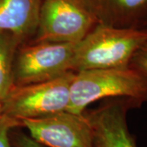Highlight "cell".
<instances>
[{"instance_id":"cell-10","label":"cell","mask_w":147,"mask_h":147,"mask_svg":"<svg viewBox=\"0 0 147 147\" xmlns=\"http://www.w3.org/2000/svg\"><path fill=\"white\" fill-rule=\"evenodd\" d=\"M21 41L13 34L0 32V100H3L13 87V65Z\"/></svg>"},{"instance_id":"cell-13","label":"cell","mask_w":147,"mask_h":147,"mask_svg":"<svg viewBox=\"0 0 147 147\" xmlns=\"http://www.w3.org/2000/svg\"><path fill=\"white\" fill-rule=\"evenodd\" d=\"M15 129L16 128L10 131V141L12 147H43L26 134L15 131Z\"/></svg>"},{"instance_id":"cell-6","label":"cell","mask_w":147,"mask_h":147,"mask_svg":"<svg viewBox=\"0 0 147 147\" xmlns=\"http://www.w3.org/2000/svg\"><path fill=\"white\" fill-rule=\"evenodd\" d=\"M142 104L127 97H112L93 110H85L93 147H137L135 137L130 133L127 115L130 110Z\"/></svg>"},{"instance_id":"cell-11","label":"cell","mask_w":147,"mask_h":147,"mask_svg":"<svg viewBox=\"0 0 147 147\" xmlns=\"http://www.w3.org/2000/svg\"><path fill=\"white\" fill-rule=\"evenodd\" d=\"M128 67L136 70L147 79V41L133 55Z\"/></svg>"},{"instance_id":"cell-3","label":"cell","mask_w":147,"mask_h":147,"mask_svg":"<svg viewBox=\"0 0 147 147\" xmlns=\"http://www.w3.org/2000/svg\"><path fill=\"white\" fill-rule=\"evenodd\" d=\"M97 24L85 0H42L36 33L30 42L76 44Z\"/></svg>"},{"instance_id":"cell-4","label":"cell","mask_w":147,"mask_h":147,"mask_svg":"<svg viewBox=\"0 0 147 147\" xmlns=\"http://www.w3.org/2000/svg\"><path fill=\"white\" fill-rule=\"evenodd\" d=\"M74 77V72H68L46 82L13 86L2 100L3 115L21 123L67 110Z\"/></svg>"},{"instance_id":"cell-8","label":"cell","mask_w":147,"mask_h":147,"mask_svg":"<svg viewBox=\"0 0 147 147\" xmlns=\"http://www.w3.org/2000/svg\"><path fill=\"white\" fill-rule=\"evenodd\" d=\"M98 24L121 29L147 28V0H85Z\"/></svg>"},{"instance_id":"cell-7","label":"cell","mask_w":147,"mask_h":147,"mask_svg":"<svg viewBox=\"0 0 147 147\" xmlns=\"http://www.w3.org/2000/svg\"><path fill=\"white\" fill-rule=\"evenodd\" d=\"M38 143L49 147H93L92 131L84 114L67 110L52 115L21 120Z\"/></svg>"},{"instance_id":"cell-14","label":"cell","mask_w":147,"mask_h":147,"mask_svg":"<svg viewBox=\"0 0 147 147\" xmlns=\"http://www.w3.org/2000/svg\"><path fill=\"white\" fill-rule=\"evenodd\" d=\"M3 106H2V100H0V120L3 118Z\"/></svg>"},{"instance_id":"cell-1","label":"cell","mask_w":147,"mask_h":147,"mask_svg":"<svg viewBox=\"0 0 147 147\" xmlns=\"http://www.w3.org/2000/svg\"><path fill=\"white\" fill-rule=\"evenodd\" d=\"M147 41V28L121 29L97 24L75 44L71 70L127 68L131 57Z\"/></svg>"},{"instance_id":"cell-12","label":"cell","mask_w":147,"mask_h":147,"mask_svg":"<svg viewBox=\"0 0 147 147\" xmlns=\"http://www.w3.org/2000/svg\"><path fill=\"white\" fill-rule=\"evenodd\" d=\"M21 127L19 121L3 116L0 120V147H12L10 141V131Z\"/></svg>"},{"instance_id":"cell-5","label":"cell","mask_w":147,"mask_h":147,"mask_svg":"<svg viewBox=\"0 0 147 147\" xmlns=\"http://www.w3.org/2000/svg\"><path fill=\"white\" fill-rule=\"evenodd\" d=\"M75 44L28 42L17 48L13 65V86L57 79L71 70Z\"/></svg>"},{"instance_id":"cell-9","label":"cell","mask_w":147,"mask_h":147,"mask_svg":"<svg viewBox=\"0 0 147 147\" xmlns=\"http://www.w3.org/2000/svg\"><path fill=\"white\" fill-rule=\"evenodd\" d=\"M42 0H0V32L16 37L22 44L31 42L38 27Z\"/></svg>"},{"instance_id":"cell-2","label":"cell","mask_w":147,"mask_h":147,"mask_svg":"<svg viewBox=\"0 0 147 147\" xmlns=\"http://www.w3.org/2000/svg\"><path fill=\"white\" fill-rule=\"evenodd\" d=\"M127 97L147 102V79L132 69H95L74 73L67 111L82 115L101 99Z\"/></svg>"}]
</instances>
